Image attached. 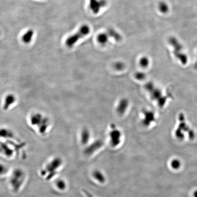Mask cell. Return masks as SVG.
Segmentation results:
<instances>
[{
	"label": "cell",
	"mask_w": 197,
	"mask_h": 197,
	"mask_svg": "<svg viewBox=\"0 0 197 197\" xmlns=\"http://www.w3.org/2000/svg\"><path fill=\"white\" fill-rule=\"evenodd\" d=\"M63 164L64 162L62 157L59 156L52 157L41 169L40 175L47 181L53 180L59 175Z\"/></svg>",
	"instance_id": "1"
},
{
	"label": "cell",
	"mask_w": 197,
	"mask_h": 197,
	"mask_svg": "<svg viewBox=\"0 0 197 197\" xmlns=\"http://www.w3.org/2000/svg\"><path fill=\"white\" fill-rule=\"evenodd\" d=\"M9 174V186L13 193L17 194L22 190L26 183V172L24 169L18 167L13 169Z\"/></svg>",
	"instance_id": "2"
},
{
	"label": "cell",
	"mask_w": 197,
	"mask_h": 197,
	"mask_svg": "<svg viewBox=\"0 0 197 197\" xmlns=\"http://www.w3.org/2000/svg\"><path fill=\"white\" fill-rule=\"evenodd\" d=\"M177 121L178 123L174 132L176 138L180 141H182L185 138V134L187 133L189 140H194L195 137V131L187 122L183 113H180L178 115Z\"/></svg>",
	"instance_id": "3"
},
{
	"label": "cell",
	"mask_w": 197,
	"mask_h": 197,
	"mask_svg": "<svg viewBox=\"0 0 197 197\" xmlns=\"http://www.w3.org/2000/svg\"><path fill=\"white\" fill-rule=\"evenodd\" d=\"M169 42L173 47V52L176 59L183 66L187 65L189 58L187 54L184 53V48L179 40L176 37H172L169 38Z\"/></svg>",
	"instance_id": "4"
},
{
	"label": "cell",
	"mask_w": 197,
	"mask_h": 197,
	"mask_svg": "<svg viewBox=\"0 0 197 197\" xmlns=\"http://www.w3.org/2000/svg\"><path fill=\"white\" fill-rule=\"evenodd\" d=\"M90 32V28L88 25H82L77 32L70 36L67 38L65 44L68 48H71L75 45L79 40L89 34Z\"/></svg>",
	"instance_id": "5"
},
{
	"label": "cell",
	"mask_w": 197,
	"mask_h": 197,
	"mask_svg": "<svg viewBox=\"0 0 197 197\" xmlns=\"http://www.w3.org/2000/svg\"><path fill=\"white\" fill-rule=\"evenodd\" d=\"M107 5L106 0H89V7L93 13L97 14L101 9L106 7Z\"/></svg>",
	"instance_id": "6"
},
{
	"label": "cell",
	"mask_w": 197,
	"mask_h": 197,
	"mask_svg": "<svg viewBox=\"0 0 197 197\" xmlns=\"http://www.w3.org/2000/svg\"><path fill=\"white\" fill-rule=\"evenodd\" d=\"M0 154L5 158L11 159L15 154V151L11 147L3 143H0Z\"/></svg>",
	"instance_id": "7"
},
{
	"label": "cell",
	"mask_w": 197,
	"mask_h": 197,
	"mask_svg": "<svg viewBox=\"0 0 197 197\" xmlns=\"http://www.w3.org/2000/svg\"><path fill=\"white\" fill-rule=\"evenodd\" d=\"M102 146V142L99 141H96L85 149V154L87 156H90L100 148Z\"/></svg>",
	"instance_id": "8"
},
{
	"label": "cell",
	"mask_w": 197,
	"mask_h": 197,
	"mask_svg": "<svg viewBox=\"0 0 197 197\" xmlns=\"http://www.w3.org/2000/svg\"><path fill=\"white\" fill-rule=\"evenodd\" d=\"M54 186L58 191L63 192L66 191L67 189L68 185L65 179L59 178L55 180Z\"/></svg>",
	"instance_id": "9"
},
{
	"label": "cell",
	"mask_w": 197,
	"mask_h": 197,
	"mask_svg": "<svg viewBox=\"0 0 197 197\" xmlns=\"http://www.w3.org/2000/svg\"><path fill=\"white\" fill-rule=\"evenodd\" d=\"M111 144L113 147H116L120 143V134L118 131H113L111 134Z\"/></svg>",
	"instance_id": "10"
},
{
	"label": "cell",
	"mask_w": 197,
	"mask_h": 197,
	"mask_svg": "<svg viewBox=\"0 0 197 197\" xmlns=\"http://www.w3.org/2000/svg\"><path fill=\"white\" fill-rule=\"evenodd\" d=\"M110 38L107 32L100 33L97 36V41L99 44L106 45L109 41Z\"/></svg>",
	"instance_id": "11"
},
{
	"label": "cell",
	"mask_w": 197,
	"mask_h": 197,
	"mask_svg": "<svg viewBox=\"0 0 197 197\" xmlns=\"http://www.w3.org/2000/svg\"><path fill=\"white\" fill-rule=\"evenodd\" d=\"M107 33L109 37L113 38L116 41H120L122 38L121 35L116 30L113 28H109L107 30Z\"/></svg>",
	"instance_id": "12"
},
{
	"label": "cell",
	"mask_w": 197,
	"mask_h": 197,
	"mask_svg": "<svg viewBox=\"0 0 197 197\" xmlns=\"http://www.w3.org/2000/svg\"><path fill=\"white\" fill-rule=\"evenodd\" d=\"M92 175L94 179L99 183H103L106 182V177L100 171L95 170L93 173Z\"/></svg>",
	"instance_id": "13"
},
{
	"label": "cell",
	"mask_w": 197,
	"mask_h": 197,
	"mask_svg": "<svg viewBox=\"0 0 197 197\" xmlns=\"http://www.w3.org/2000/svg\"><path fill=\"white\" fill-rule=\"evenodd\" d=\"M10 173L9 168L6 164L0 161V177L7 175Z\"/></svg>",
	"instance_id": "14"
},
{
	"label": "cell",
	"mask_w": 197,
	"mask_h": 197,
	"mask_svg": "<svg viewBox=\"0 0 197 197\" xmlns=\"http://www.w3.org/2000/svg\"><path fill=\"white\" fill-rule=\"evenodd\" d=\"M33 34L34 31L32 29L28 30L22 37V40L25 43H30L32 41Z\"/></svg>",
	"instance_id": "15"
},
{
	"label": "cell",
	"mask_w": 197,
	"mask_h": 197,
	"mask_svg": "<svg viewBox=\"0 0 197 197\" xmlns=\"http://www.w3.org/2000/svg\"><path fill=\"white\" fill-rule=\"evenodd\" d=\"M158 8L159 11L163 14H166L169 11V5L165 2H160L158 4Z\"/></svg>",
	"instance_id": "16"
},
{
	"label": "cell",
	"mask_w": 197,
	"mask_h": 197,
	"mask_svg": "<svg viewBox=\"0 0 197 197\" xmlns=\"http://www.w3.org/2000/svg\"><path fill=\"white\" fill-rule=\"evenodd\" d=\"M181 165V164L180 161L178 159H173L171 163V166L174 169H178L180 168Z\"/></svg>",
	"instance_id": "17"
},
{
	"label": "cell",
	"mask_w": 197,
	"mask_h": 197,
	"mask_svg": "<svg viewBox=\"0 0 197 197\" xmlns=\"http://www.w3.org/2000/svg\"><path fill=\"white\" fill-rule=\"evenodd\" d=\"M90 139V135L88 132H84L82 134L81 142L83 144L87 143Z\"/></svg>",
	"instance_id": "18"
},
{
	"label": "cell",
	"mask_w": 197,
	"mask_h": 197,
	"mask_svg": "<svg viewBox=\"0 0 197 197\" xmlns=\"http://www.w3.org/2000/svg\"><path fill=\"white\" fill-rule=\"evenodd\" d=\"M140 63L142 66H147L149 63V60L147 57H143L140 60Z\"/></svg>",
	"instance_id": "19"
},
{
	"label": "cell",
	"mask_w": 197,
	"mask_h": 197,
	"mask_svg": "<svg viewBox=\"0 0 197 197\" xmlns=\"http://www.w3.org/2000/svg\"><path fill=\"white\" fill-rule=\"evenodd\" d=\"M194 68H195V70H197V56L196 60L195 62V64H194Z\"/></svg>",
	"instance_id": "20"
},
{
	"label": "cell",
	"mask_w": 197,
	"mask_h": 197,
	"mask_svg": "<svg viewBox=\"0 0 197 197\" xmlns=\"http://www.w3.org/2000/svg\"><path fill=\"white\" fill-rule=\"evenodd\" d=\"M194 196L195 197H197V190L194 192Z\"/></svg>",
	"instance_id": "21"
}]
</instances>
